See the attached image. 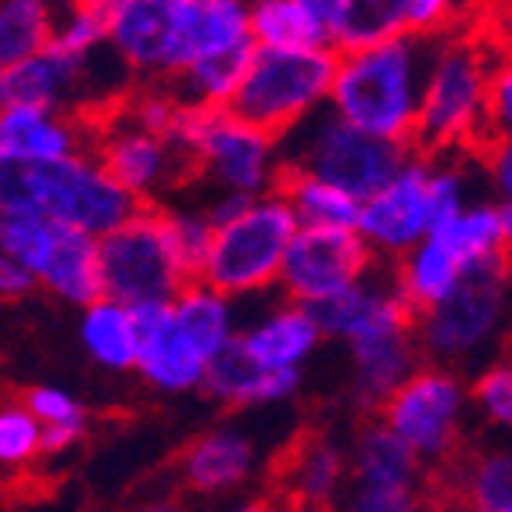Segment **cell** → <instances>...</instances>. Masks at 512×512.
<instances>
[{"mask_svg": "<svg viewBox=\"0 0 512 512\" xmlns=\"http://www.w3.org/2000/svg\"><path fill=\"white\" fill-rule=\"evenodd\" d=\"M434 43L437 36L409 33L362 51H341L330 108L373 137L412 144Z\"/></svg>", "mask_w": 512, "mask_h": 512, "instance_id": "6da1fadb", "label": "cell"}, {"mask_svg": "<svg viewBox=\"0 0 512 512\" xmlns=\"http://www.w3.org/2000/svg\"><path fill=\"white\" fill-rule=\"evenodd\" d=\"M498 54H491L477 36L441 33L430 54L423 108L416 126L419 154H448L473 140H487V97Z\"/></svg>", "mask_w": 512, "mask_h": 512, "instance_id": "7a4b0ae2", "label": "cell"}, {"mask_svg": "<svg viewBox=\"0 0 512 512\" xmlns=\"http://www.w3.org/2000/svg\"><path fill=\"white\" fill-rule=\"evenodd\" d=\"M172 144L183 151L190 172H201L219 194L265 197L276 194L287 176L280 137L244 122L230 108L187 104Z\"/></svg>", "mask_w": 512, "mask_h": 512, "instance_id": "3957f363", "label": "cell"}, {"mask_svg": "<svg viewBox=\"0 0 512 512\" xmlns=\"http://www.w3.org/2000/svg\"><path fill=\"white\" fill-rule=\"evenodd\" d=\"M0 251L33 269L43 291L69 305L86 308L104 298L101 240L47 219L11 190H0Z\"/></svg>", "mask_w": 512, "mask_h": 512, "instance_id": "277c9868", "label": "cell"}, {"mask_svg": "<svg viewBox=\"0 0 512 512\" xmlns=\"http://www.w3.org/2000/svg\"><path fill=\"white\" fill-rule=\"evenodd\" d=\"M280 144L287 172L319 176V180L355 194L359 201L384 190L416 158L412 144L373 137L366 129L341 119L333 108H323L319 115L301 122Z\"/></svg>", "mask_w": 512, "mask_h": 512, "instance_id": "5b68a950", "label": "cell"}, {"mask_svg": "<svg viewBox=\"0 0 512 512\" xmlns=\"http://www.w3.org/2000/svg\"><path fill=\"white\" fill-rule=\"evenodd\" d=\"M0 190L26 197L47 219L83 230L90 237H108L140 212V201L108 172L94 151H79L51 165L4 169Z\"/></svg>", "mask_w": 512, "mask_h": 512, "instance_id": "8992f818", "label": "cell"}, {"mask_svg": "<svg viewBox=\"0 0 512 512\" xmlns=\"http://www.w3.org/2000/svg\"><path fill=\"white\" fill-rule=\"evenodd\" d=\"M301 222L291 201L276 194L251 197L233 219L215 226L212 251L201 280L230 298H251L280 287L283 258L298 237Z\"/></svg>", "mask_w": 512, "mask_h": 512, "instance_id": "52a82bcc", "label": "cell"}, {"mask_svg": "<svg viewBox=\"0 0 512 512\" xmlns=\"http://www.w3.org/2000/svg\"><path fill=\"white\" fill-rule=\"evenodd\" d=\"M337 61H341L337 47H305V51L258 47L230 111L283 140L301 122L330 108Z\"/></svg>", "mask_w": 512, "mask_h": 512, "instance_id": "ba28073f", "label": "cell"}, {"mask_svg": "<svg viewBox=\"0 0 512 512\" xmlns=\"http://www.w3.org/2000/svg\"><path fill=\"white\" fill-rule=\"evenodd\" d=\"M101 276L104 298H115L129 308L162 305L194 283L172 244L169 219L162 208L151 205L101 237Z\"/></svg>", "mask_w": 512, "mask_h": 512, "instance_id": "9c48e42d", "label": "cell"}, {"mask_svg": "<svg viewBox=\"0 0 512 512\" xmlns=\"http://www.w3.org/2000/svg\"><path fill=\"white\" fill-rule=\"evenodd\" d=\"M509 276L512 262L470 269L452 298L419 316V348L434 366L452 369L473 362L498 341L509 305Z\"/></svg>", "mask_w": 512, "mask_h": 512, "instance_id": "30bf717a", "label": "cell"}, {"mask_svg": "<svg viewBox=\"0 0 512 512\" xmlns=\"http://www.w3.org/2000/svg\"><path fill=\"white\" fill-rule=\"evenodd\" d=\"M473 394L448 366H419L380 409V419L423 462H441L455 452Z\"/></svg>", "mask_w": 512, "mask_h": 512, "instance_id": "8fae6325", "label": "cell"}, {"mask_svg": "<svg viewBox=\"0 0 512 512\" xmlns=\"http://www.w3.org/2000/svg\"><path fill=\"white\" fill-rule=\"evenodd\" d=\"M90 140H94L90 151L108 165L111 176L137 197L140 205L162 197L165 190H172L190 176V165L180 147L169 137H158V133L144 129L122 104L104 111Z\"/></svg>", "mask_w": 512, "mask_h": 512, "instance_id": "7c38bea8", "label": "cell"}, {"mask_svg": "<svg viewBox=\"0 0 512 512\" xmlns=\"http://www.w3.org/2000/svg\"><path fill=\"white\" fill-rule=\"evenodd\" d=\"M376 269V255L359 230L301 226L283 258L280 291L298 305H323Z\"/></svg>", "mask_w": 512, "mask_h": 512, "instance_id": "4fadbf2b", "label": "cell"}, {"mask_svg": "<svg viewBox=\"0 0 512 512\" xmlns=\"http://www.w3.org/2000/svg\"><path fill=\"white\" fill-rule=\"evenodd\" d=\"M430 172L434 158L419 154L405 165L384 190L362 201L359 233L376 258H405L427 237H434V205H430Z\"/></svg>", "mask_w": 512, "mask_h": 512, "instance_id": "5bb4252c", "label": "cell"}, {"mask_svg": "<svg viewBox=\"0 0 512 512\" xmlns=\"http://www.w3.org/2000/svg\"><path fill=\"white\" fill-rule=\"evenodd\" d=\"M108 18L111 51L126 61L133 76L165 83L183 72L180 29L172 0H97Z\"/></svg>", "mask_w": 512, "mask_h": 512, "instance_id": "9a60e30c", "label": "cell"}, {"mask_svg": "<svg viewBox=\"0 0 512 512\" xmlns=\"http://www.w3.org/2000/svg\"><path fill=\"white\" fill-rule=\"evenodd\" d=\"M419 319L373 330L359 341H351V402L359 409H384L394 391L419 369Z\"/></svg>", "mask_w": 512, "mask_h": 512, "instance_id": "2e32d148", "label": "cell"}, {"mask_svg": "<svg viewBox=\"0 0 512 512\" xmlns=\"http://www.w3.org/2000/svg\"><path fill=\"white\" fill-rule=\"evenodd\" d=\"M90 151L83 126L69 111L36 108V104H8L0 108V165L4 169H33Z\"/></svg>", "mask_w": 512, "mask_h": 512, "instance_id": "e0dca14e", "label": "cell"}, {"mask_svg": "<svg viewBox=\"0 0 512 512\" xmlns=\"http://www.w3.org/2000/svg\"><path fill=\"white\" fill-rule=\"evenodd\" d=\"M140 323V369L154 391L162 394H187L205 387L208 380V362L190 348V341L176 326L172 316V301L162 305H144L137 308Z\"/></svg>", "mask_w": 512, "mask_h": 512, "instance_id": "ac0fdd59", "label": "cell"}, {"mask_svg": "<svg viewBox=\"0 0 512 512\" xmlns=\"http://www.w3.org/2000/svg\"><path fill=\"white\" fill-rule=\"evenodd\" d=\"M323 337L326 333L312 308L283 298V301H276L269 312H262L255 323L240 326L237 344L244 348V355L255 359L262 369H273V373H301V366L312 359V351L319 348Z\"/></svg>", "mask_w": 512, "mask_h": 512, "instance_id": "d6986e66", "label": "cell"}, {"mask_svg": "<svg viewBox=\"0 0 512 512\" xmlns=\"http://www.w3.org/2000/svg\"><path fill=\"white\" fill-rule=\"evenodd\" d=\"M312 312H316L326 337H337L344 344L359 341V337H366L373 330H384V326L419 319L409 301L402 298V291H398L394 273H384V269H373L337 298L312 305Z\"/></svg>", "mask_w": 512, "mask_h": 512, "instance_id": "ffe728a7", "label": "cell"}, {"mask_svg": "<svg viewBox=\"0 0 512 512\" xmlns=\"http://www.w3.org/2000/svg\"><path fill=\"white\" fill-rule=\"evenodd\" d=\"M86 65L72 54H61L58 47H47L43 54L0 69V108L8 104H36V108L69 111L79 104H90L86 94Z\"/></svg>", "mask_w": 512, "mask_h": 512, "instance_id": "44dd1931", "label": "cell"}, {"mask_svg": "<svg viewBox=\"0 0 512 512\" xmlns=\"http://www.w3.org/2000/svg\"><path fill=\"white\" fill-rule=\"evenodd\" d=\"M255 466H258L255 437L248 430L233 427V423L194 437L180 459L183 484L190 491H197V495H226V491L244 484L255 473Z\"/></svg>", "mask_w": 512, "mask_h": 512, "instance_id": "7402d4cb", "label": "cell"}, {"mask_svg": "<svg viewBox=\"0 0 512 512\" xmlns=\"http://www.w3.org/2000/svg\"><path fill=\"white\" fill-rule=\"evenodd\" d=\"M172 4H176L183 72H187L194 61L212 58V54L255 47L251 4H244V0H172Z\"/></svg>", "mask_w": 512, "mask_h": 512, "instance_id": "603a6c76", "label": "cell"}, {"mask_svg": "<svg viewBox=\"0 0 512 512\" xmlns=\"http://www.w3.org/2000/svg\"><path fill=\"white\" fill-rule=\"evenodd\" d=\"M351 477V452L326 437H305L287 459V498L294 509L305 512H326L337 505Z\"/></svg>", "mask_w": 512, "mask_h": 512, "instance_id": "cb8c5ba5", "label": "cell"}, {"mask_svg": "<svg viewBox=\"0 0 512 512\" xmlns=\"http://www.w3.org/2000/svg\"><path fill=\"white\" fill-rule=\"evenodd\" d=\"M301 384V373H273L262 369L255 359L244 355L237 341L222 351L208 369V380L201 391L230 409H258V405H280L287 402Z\"/></svg>", "mask_w": 512, "mask_h": 512, "instance_id": "d4e9b609", "label": "cell"}, {"mask_svg": "<svg viewBox=\"0 0 512 512\" xmlns=\"http://www.w3.org/2000/svg\"><path fill=\"white\" fill-rule=\"evenodd\" d=\"M419 477H423V459L387 427L384 419L359 430V437L351 444V480H355V487L419 491Z\"/></svg>", "mask_w": 512, "mask_h": 512, "instance_id": "484cf974", "label": "cell"}, {"mask_svg": "<svg viewBox=\"0 0 512 512\" xmlns=\"http://www.w3.org/2000/svg\"><path fill=\"white\" fill-rule=\"evenodd\" d=\"M172 316L176 326L190 341V348L212 366L222 351L237 341L240 323H237V298L215 291L205 280L187 283L176 298H172Z\"/></svg>", "mask_w": 512, "mask_h": 512, "instance_id": "4316f807", "label": "cell"}, {"mask_svg": "<svg viewBox=\"0 0 512 512\" xmlns=\"http://www.w3.org/2000/svg\"><path fill=\"white\" fill-rule=\"evenodd\" d=\"M79 344L108 373L140 369V323L137 308L115 298H97L79 316Z\"/></svg>", "mask_w": 512, "mask_h": 512, "instance_id": "83f0119b", "label": "cell"}, {"mask_svg": "<svg viewBox=\"0 0 512 512\" xmlns=\"http://www.w3.org/2000/svg\"><path fill=\"white\" fill-rule=\"evenodd\" d=\"M394 280H398V291L412 305V312L423 316L459 291L466 280V265L437 237H427L419 248H412L409 255L394 262Z\"/></svg>", "mask_w": 512, "mask_h": 512, "instance_id": "f1b7e54d", "label": "cell"}, {"mask_svg": "<svg viewBox=\"0 0 512 512\" xmlns=\"http://www.w3.org/2000/svg\"><path fill=\"white\" fill-rule=\"evenodd\" d=\"M444 248L452 251L466 273L480 269V265H495L509 262L505 255V226H502V208L477 201V205H466L455 219H448L441 230L434 233Z\"/></svg>", "mask_w": 512, "mask_h": 512, "instance_id": "f546056e", "label": "cell"}, {"mask_svg": "<svg viewBox=\"0 0 512 512\" xmlns=\"http://www.w3.org/2000/svg\"><path fill=\"white\" fill-rule=\"evenodd\" d=\"M280 194L291 201L301 226H326V230H359L362 201L333 183L308 176V172H287Z\"/></svg>", "mask_w": 512, "mask_h": 512, "instance_id": "4dcf8cb0", "label": "cell"}, {"mask_svg": "<svg viewBox=\"0 0 512 512\" xmlns=\"http://www.w3.org/2000/svg\"><path fill=\"white\" fill-rule=\"evenodd\" d=\"M255 47H240V51L212 54V58L194 61L180 79H172V90L194 108H230L237 97L240 83L248 76Z\"/></svg>", "mask_w": 512, "mask_h": 512, "instance_id": "1f68e13d", "label": "cell"}, {"mask_svg": "<svg viewBox=\"0 0 512 512\" xmlns=\"http://www.w3.org/2000/svg\"><path fill=\"white\" fill-rule=\"evenodd\" d=\"M58 29L54 0H0V69L43 54Z\"/></svg>", "mask_w": 512, "mask_h": 512, "instance_id": "d6a6232c", "label": "cell"}, {"mask_svg": "<svg viewBox=\"0 0 512 512\" xmlns=\"http://www.w3.org/2000/svg\"><path fill=\"white\" fill-rule=\"evenodd\" d=\"M251 33H255L258 47H273V51L333 47L330 33L305 8V0H265V4L251 8Z\"/></svg>", "mask_w": 512, "mask_h": 512, "instance_id": "836d02e7", "label": "cell"}, {"mask_svg": "<svg viewBox=\"0 0 512 512\" xmlns=\"http://www.w3.org/2000/svg\"><path fill=\"white\" fill-rule=\"evenodd\" d=\"M412 33V0H348L333 47L362 51Z\"/></svg>", "mask_w": 512, "mask_h": 512, "instance_id": "e575fe53", "label": "cell"}, {"mask_svg": "<svg viewBox=\"0 0 512 512\" xmlns=\"http://www.w3.org/2000/svg\"><path fill=\"white\" fill-rule=\"evenodd\" d=\"M470 512H512V448H495L470 462L466 480Z\"/></svg>", "mask_w": 512, "mask_h": 512, "instance_id": "d590c367", "label": "cell"}, {"mask_svg": "<svg viewBox=\"0 0 512 512\" xmlns=\"http://www.w3.org/2000/svg\"><path fill=\"white\" fill-rule=\"evenodd\" d=\"M51 47L79 61H90L101 51H108V18H104L101 4L90 0V4H76V8H58V29H54Z\"/></svg>", "mask_w": 512, "mask_h": 512, "instance_id": "8d00e7d4", "label": "cell"}, {"mask_svg": "<svg viewBox=\"0 0 512 512\" xmlns=\"http://www.w3.org/2000/svg\"><path fill=\"white\" fill-rule=\"evenodd\" d=\"M43 455V423L26 409V402H8L0 412V462L8 470H26Z\"/></svg>", "mask_w": 512, "mask_h": 512, "instance_id": "74e56055", "label": "cell"}, {"mask_svg": "<svg viewBox=\"0 0 512 512\" xmlns=\"http://www.w3.org/2000/svg\"><path fill=\"white\" fill-rule=\"evenodd\" d=\"M165 219H169L172 244L180 251L187 273L194 280H201V269H205L208 251H212L215 240V222L208 215V208H169Z\"/></svg>", "mask_w": 512, "mask_h": 512, "instance_id": "f35d334b", "label": "cell"}, {"mask_svg": "<svg viewBox=\"0 0 512 512\" xmlns=\"http://www.w3.org/2000/svg\"><path fill=\"white\" fill-rule=\"evenodd\" d=\"M470 394L487 423L512 430V355L487 362L484 373L470 384Z\"/></svg>", "mask_w": 512, "mask_h": 512, "instance_id": "ab89813d", "label": "cell"}, {"mask_svg": "<svg viewBox=\"0 0 512 512\" xmlns=\"http://www.w3.org/2000/svg\"><path fill=\"white\" fill-rule=\"evenodd\" d=\"M22 402L26 409L40 419L43 427H76V430H86V409L79 402L76 394L65 391L58 384H40V387H29L22 394Z\"/></svg>", "mask_w": 512, "mask_h": 512, "instance_id": "60d3db41", "label": "cell"}, {"mask_svg": "<svg viewBox=\"0 0 512 512\" xmlns=\"http://www.w3.org/2000/svg\"><path fill=\"white\" fill-rule=\"evenodd\" d=\"M430 205H434L437 230L470 205V197H466V176H462V169H455L452 162H434V172H430Z\"/></svg>", "mask_w": 512, "mask_h": 512, "instance_id": "b9f144b4", "label": "cell"}, {"mask_svg": "<svg viewBox=\"0 0 512 512\" xmlns=\"http://www.w3.org/2000/svg\"><path fill=\"white\" fill-rule=\"evenodd\" d=\"M512 137V51L498 54L491 97H487V140Z\"/></svg>", "mask_w": 512, "mask_h": 512, "instance_id": "7bdbcfd3", "label": "cell"}, {"mask_svg": "<svg viewBox=\"0 0 512 512\" xmlns=\"http://www.w3.org/2000/svg\"><path fill=\"white\" fill-rule=\"evenodd\" d=\"M344 512H430L419 491H373L355 487L344 505Z\"/></svg>", "mask_w": 512, "mask_h": 512, "instance_id": "ee69618b", "label": "cell"}, {"mask_svg": "<svg viewBox=\"0 0 512 512\" xmlns=\"http://www.w3.org/2000/svg\"><path fill=\"white\" fill-rule=\"evenodd\" d=\"M466 0H412V33L441 36L455 22Z\"/></svg>", "mask_w": 512, "mask_h": 512, "instance_id": "f6af8a7d", "label": "cell"}, {"mask_svg": "<svg viewBox=\"0 0 512 512\" xmlns=\"http://www.w3.org/2000/svg\"><path fill=\"white\" fill-rule=\"evenodd\" d=\"M484 169L491 176V187L502 201H512V137H491L480 147Z\"/></svg>", "mask_w": 512, "mask_h": 512, "instance_id": "bcb514c9", "label": "cell"}, {"mask_svg": "<svg viewBox=\"0 0 512 512\" xmlns=\"http://www.w3.org/2000/svg\"><path fill=\"white\" fill-rule=\"evenodd\" d=\"M36 287H40V280L33 276V269H26V265L15 262V258L0 255V294H4V298L18 301V298H26V294H33Z\"/></svg>", "mask_w": 512, "mask_h": 512, "instance_id": "7dc6e473", "label": "cell"}, {"mask_svg": "<svg viewBox=\"0 0 512 512\" xmlns=\"http://www.w3.org/2000/svg\"><path fill=\"white\" fill-rule=\"evenodd\" d=\"M305 8L323 22V29L330 33V43L337 36V26H341L344 11H348V0H305Z\"/></svg>", "mask_w": 512, "mask_h": 512, "instance_id": "c3c4849f", "label": "cell"}, {"mask_svg": "<svg viewBox=\"0 0 512 512\" xmlns=\"http://www.w3.org/2000/svg\"><path fill=\"white\" fill-rule=\"evenodd\" d=\"M83 437L76 427H43V455H65Z\"/></svg>", "mask_w": 512, "mask_h": 512, "instance_id": "681fc988", "label": "cell"}, {"mask_svg": "<svg viewBox=\"0 0 512 512\" xmlns=\"http://www.w3.org/2000/svg\"><path fill=\"white\" fill-rule=\"evenodd\" d=\"M498 208H502V226H505V255L512 262V201H498Z\"/></svg>", "mask_w": 512, "mask_h": 512, "instance_id": "f907efd6", "label": "cell"}, {"mask_svg": "<svg viewBox=\"0 0 512 512\" xmlns=\"http://www.w3.org/2000/svg\"><path fill=\"white\" fill-rule=\"evenodd\" d=\"M144 512H180V505L176 502H151V505H144Z\"/></svg>", "mask_w": 512, "mask_h": 512, "instance_id": "816d5d0a", "label": "cell"}, {"mask_svg": "<svg viewBox=\"0 0 512 512\" xmlns=\"http://www.w3.org/2000/svg\"><path fill=\"white\" fill-rule=\"evenodd\" d=\"M498 15H502L505 22L512 26V0H498Z\"/></svg>", "mask_w": 512, "mask_h": 512, "instance_id": "f5cc1de1", "label": "cell"}, {"mask_svg": "<svg viewBox=\"0 0 512 512\" xmlns=\"http://www.w3.org/2000/svg\"><path fill=\"white\" fill-rule=\"evenodd\" d=\"M58 8H76V4H90V0H54Z\"/></svg>", "mask_w": 512, "mask_h": 512, "instance_id": "db71d44e", "label": "cell"}, {"mask_svg": "<svg viewBox=\"0 0 512 512\" xmlns=\"http://www.w3.org/2000/svg\"><path fill=\"white\" fill-rule=\"evenodd\" d=\"M244 4H251V8H258V4H265V0H244Z\"/></svg>", "mask_w": 512, "mask_h": 512, "instance_id": "11a10c76", "label": "cell"}, {"mask_svg": "<svg viewBox=\"0 0 512 512\" xmlns=\"http://www.w3.org/2000/svg\"><path fill=\"white\" fill-rule=\"evenodd\" d=\"M233 512H248V505H240V509H233Z\"/></svg>", "mask_w": 512, "mask_h": 512, "instance_id": "9f6ffc18", "label": "cell"}]
</instances>
